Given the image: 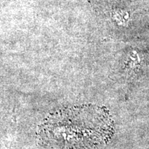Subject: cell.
Masks as SVG:
<instances>
[{
	"mask_svg": "<svg viewBox=\"0 0 149 149\" xmlns=\"http://www.w3.org/2000/svg\"><path fill=\"white\" fill-rule=\"evenodd\" d=\"M113 123L107 111L94 106L54 113L39 130L43 144L55 149H79L101 144L111 137Z\"/></svg>",
	"mask_w": 149,
	"mask_h": 149,
	"instance_id": "6da1fadb",
	"label": "cell"
}]
</instances>
